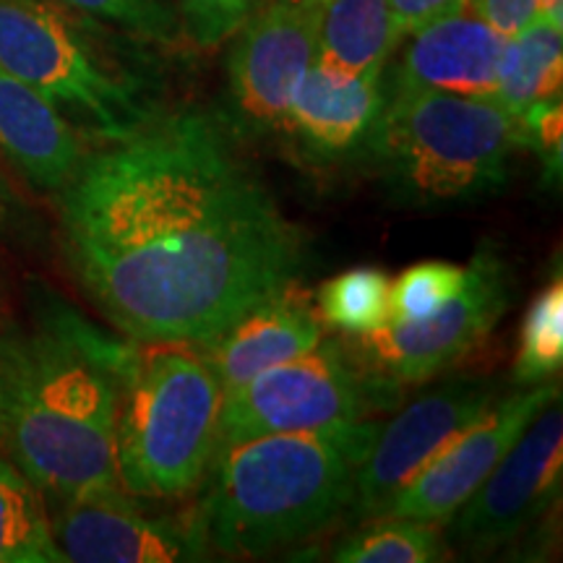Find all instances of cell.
<instances>
[{
	"mask_svg": "<svg viewBox=\"0 0 563 563\" xmlns=\"http://www.w3.org/2000/svg\"><path fill=\"white\" fill-rule=\"evenodd\" d=\"M3 433H5V391H3V378H0V446H3Z\"/></svg>",
	"mask_w": 563,
	"mask_h": 563,
	"instance_id": "cell-31",
	"label": "cell"
},
{
	"mask_svg": "<svg viewBox=\"0 0 563 563\" xmlns=\"http://www.w3.org/2000/svg\"><path fill=\"white\" fill-rule=\"evenodd\" d=\"M0 563H66L55 545L45 493L0 456Z\"/></svg>",
	"mask_w": 563,
	"mask_h": 563,
	"instance_id": "cell-20",
	"label": "cell"
},
{
	"mask_svg": "<svg viewBox=\"0 0 563 563\" xmlns=\"http://www.w3.org/2000/svg\"><path fill=\"white\" fill-rule=\"evenodd\" d=\"M0 66L102 141L125 136L152 115L131 81L104 66L66 19L34 0H0Z\"/></svg>",
	"mask_w": 563,
	"mask_h": 563,
	"instance_id": "cell-6",
	"label": "cell"
},
{
	"mask_svg": "<svg viewBox=\"0 0 563 563\" xmlns=\"http://www.w3.org/2000/svg\"><path fill=\"white\" fill-rule=\"evenodd\" d=\"M0 150L40 191L60 194L79 173L87 144L55 104L0 66Z\"/></svg>",
	"mask_w": 563,
	"mask_h": 563,
	"instance_id": "cell-16",
	"label": "cell"
},
{
	"mask_svg": "<svg viewBox=\"0 0 563 563\" xmlns=\"http://www.w3.org/2000/svg\"><path fill=\"white\" fill-rule=\"evenodd\" d=\"M563 365V285L555 277L538 298L522 321L519 352L514 363V378L522 386L543 384Z\"/></svg>",
	"mask_w": 563,
	"mask_h": 563,
	"instance_id": "cell-23",
	"label": "cell"
},
{
	"mask_svg": "<svg viewBox=\"0 0 563 563\" xmlns=\"http://www.w3.org/2000/svg\"><path fill=\"white\" fill-rule=\"evenodd\" d=\"M256 9V0H180L186 32L199 47H220Z\"/></svg>",
	"mask_w": 563,
	"mask_h": 563,
	"instance_id": "cell-26",
	"label": "cell"
},
{
	"mask_svg": "<svg viewBox=\"0 0 563 563\" xmlns=\"http://www.w3.org/2000/svg\"><path fill=\"white\" fill-rule=\"evenodd\" d=\"M449 548L441 527L420 519L376 517V522L350 534L334 548L340 563H435L446 559Z\"/></svg>",
	"mask_w": 563,
	"mask_h": 563,
	"instance_id": "cell-21",
	"label": "cell"
},
{
	"mask_svg": "<svg viewBox=\"0 0 563 563\" xmlns=\"http://www.w3.org/2000/svg\"><path fill=\"white\" fill-rule=\"evenodd\" d=\"M376 435L361 422L344 435L272 433L220 449L199 509L209 545L262 559L329 527L352 504Z\"/></svg>",
	"mask_w": 563,
	"mask_h": 563,
	"instance_id": "cell-3",
	"label": "cell"
},
{
	"mask_svg": "<svg viewBox=\"0 0 563 563\" xmlns=\"http://www.w3.org/2000/svg\"><path fill=\"white\" fill-rule=\"evenodd\" d=\"M323 342V323L300 279L279 287L232 327L201 344L203 361L228 394L274 365L306 355Z\"/></svg>",
	"mask_w": 563,
	"mask_h": 563,
	"instance_id": "cell-14",
	"label": "cell"
},
{
	"mask_svg": "<svg viewBox=\"0 0 563 563\" xmlns=\"http://www.w3.org/2000/svg\"><path fill=\"white\" fill-rule=\"evenodd\" d=\"M76 279L141 344H207L308 264L302 228L201 110L87 152L58 194Z\"/></svg>",
	"mask_w": 563,
	"mask_h": 563,
	"instance_id": "cell-1",
	"label": "cell"
},
{
	"mask_svg": "<svg viewBox=\"0 0 563 563\" xmlns=\"http://www.w3.org/2000/svg\"><path fill=\"white\" fill-rule=\"evenodd\" d=\"M136 347L60 302L42 306L34 332L0 336L3 446L55 501L118 490L121 382Z\"/></svg>",
	"mask_w": 563,
	"mask_h": 563,
	"instance_id": "cell-2",
	"label": "cell"
},
{
	"mask_svg": "<svg viewBox=\"0 0 563 563\" xmlns=\"http://www.w3.org/2000/svg\"><path fill=\"white\" fill-rule=\"evenodd\" d=\"M397 382L371 378L352 368L336 344H319L274 368H266L238 389L222 394L220 449L272 433L355 431L373 407L389 410V394Z\"/></svg>",
	"mask_w": 563,
	"mask_h": 563,
	"instance_id": "cell-7",
	"label": "cell"
},
{
	"mask_svg": "<svg viewBox=\"0 0 563 563\" xmlns=\"http://www.w3.org/2000/svg\"><path fill=\"white\" fill-rule=\"evenodd\" d=\"M399 42L389 0H329L321 11L316 66L336 79L384 74Z\"/></svg>",
	"mask_w": 563,
	"mask_h": 563,
	"instance_id": "cell-18",
	"label": "cell"
},
{
	"mask_svg": "<svg viewBox=\"0 0 563 563\" xmlns=\"http://www.w3.org/2000/svg\"><path fill=\"white\" fill-rule=\"evenodd\" d=\"M563 26L532 19L525 30L506 37L498 60L496 102L522 118L532 104L561 97Z\"/></svg>",
	"mask_w": 563,
	"mask_h": 563,
	"instance_id": "cell-19",
	"label": "cell"
},
{
	"mask_svg": "<svg viewBox=\"0 0 563 563\" xmlns=\"http://www.w3.org/2000/svg\"><path fill=\"white\" fill-rule=\"evenodd\" d=\"M534 19L551 21L555 26H563V0H538L534 5Z\"/></svg>",
	"mask_w": 563,
	"mask_h": 563,
	"instance_id": "cell-30",
	"label": "cell"
},
{
	"mask_svg": "<svg viewBox=\"0 0 563 563\" xmlns=\"http://www.w3.org/2000/svg\"><path fill=\"white\" fill-rule=\"evenodd\" d=\"M514 279L509 264L493 245H483L467 266L456 298L439 311L410 323H384L361 334L363 352L397 384H422L454 368L488 340L509 311Z\"/></svg>",
	"mask_w": 563,
	"mask_h": 563,
	"instance_id": "cell-8",
	"label": "cell"
},
{
	"mask_svg": "<svg viewBox=\"0 0 563 563\" xmlns=\"http://www.w3.org/2000/svg\"><path fill=\"white\" fill-rule=\"evenodd\" d=\"M467 5L498 34L511 37L534 19L538 0H467Z\"/></svg>",
	"mask_w": 563,
	"mask_h": 563,
	"instance_id": "cell-28",
	"label": "cell"
},
{
	"mask_svg": "<svg viewBox=\"0 0 563 563\" xmlns=\"http://www.w3.org/2000/svg\"><path fill=\"white\" fill-rule=\"evenodd\" d=\"M382 108V74L336 79L313 60L295 89L282 125L316 157H342L363 144Z\"/></svg>",
	"mask_w": 563,
	"mask_h": 563,
	"instance_id": "cell-17",
	"label": "cell"
},
{
	"mask_svg": "<svg viewBox=\"0 0 563 563\" xmlns=\"http://www.w3.org/2000/svg\"><path fill=\"white\" fill-rule=\"evenodd\" d=\"M561 477L563 410L555 399L449 519V540L467 553L498 551L559 501Z\"/></svg>",
	"mask_w": 563,
	"mask_h": 563,
	"instance_id": "cell-9",
	"label": "cell"
},
{
	"mask_svg": "<svg viewBox=\"0 0 563 563\" xmlns=\"http://www.w3.org/2000/svg\"><path fill=\"white\" fill-rule=\"evenodd\" d=\"M9 201H11V191H9V186L3 183V178H0V211L5 209V203Z\"/></svg>",
	"mask_w": 563,
	"mask_h": 563,
	"instance_id": "cell-32",
	"label": "cell"
},
{
	"mask_svg": "<svg viewBox=\"0 0 563 563\" xmlns=\"http://www.w3.org/2000/svg\"><path fill=\"white\" fill-rule=\"evenodd\" d=\"M410 37L397 70L399 89H433L496 100L498 60L506 37L470 5L431 21Z\"/></svg>",
	"mask_w": 563,
	"mask_h": 563,
	"instance_id": "cell-15",
	"label": "cell"
},
{
	"mask_svg": "<svg viewBox=\"0 0 563 563\" xmlns=\"http://www.w3.org/2000/svg\"><path fill=\"white\" fill-rule=\"evenodd\" d=\"M467 266L449 262H422L407 269L389 287V323H410L439 311L460 295Z\"/></svg>",
	"mask_w": 563,
	"mask_h": 563,
	"instance_id": "cell-24",
	"label": "cell"
},
{
	"mask_svg": "<svg viewBox=\"0 0 563 563\" xmlns=\"http://www.w3.org/2000/svg\"><path fill=\"white\" fill-rule=\"evenodd\" d=\"M399 37H410L431 21L467 5V0H389Z\"/></svg>",
	"mask_w": 563,
	"mask_h": 563,
	"instance_id": "cell-29",
	"label": "cell"
},
{
	"mask_svg": "<svg viewBox=\"0 0 563 563\" xmlns=\"http://www.w3.org/2000/svg\"><path fill=\"white\" fill-rule=\"evenodd\" d=\"M498 399L490 378H452L422 394L378 431L371 452L355 470L352 504L357 519L384 517L389 504L415 475L470 428Z\"/></svg>",
	"mask_w": 563,
	"mask_h": 563,
	"instance_id": "cell-10",
	"label": "cell"
},
{
	"mask_svg": "<svg viewBox=\"0 0 563 563\" xmlns=\"http://www.w3.org/2000/svg\"><path fill=\"white\" fill-rule=\"evenodd\" d=\"M363 144L405 203L446 207L501 191L525 133L496 100L397 87Z\"/></svg>",
	"mask_w": 563,
	"mask_h": 563,
	"instance_id": "cell-4",
	"label": "cell"
},
{
	"mask_svg": "<svg viewBox=\"0 0 563 563\" xmlns=\"http://www.w3.org/2000/svg\"><path fill=\"white\" fill-rule=\"evenodd\" d=\"M323 5L272 0L253 9L230 51V100L238 129L264 133L285 123L287 108L316 60Z\"/></svg>",
	"mask_w": 563,
	"mask_h": 563,
	"instance_id": "cell-11",
	"label": "cell"
},
{
	"mask_svg": "<svg viewBox=\"0 0 563 563\" xmlns=\"http://www.w3.org/2000/svg\"><path fill=\"white\" fill-rule=\"evenodd\" d=\"M60 3L162 45H173L180 37L178 19L167 9L165 0H60Z\"/></svg>",
	"mask_w": 563,
	"mask_h": 563,
	"instance_id": "cell-25",
	"label": "cell"
},
{
	"mask_svg": "<svg viewBox=\"0 0 563 563\" xmlns=\"http://www.w3.org/2000/svg\"><path fill=\"white\" fill-rule=\"evenodd\" d=\"M51 517L55 545L74 563L203 561L209 538L201 514H146L123 488L58 501Z\"/></svg>",
	"mask_w": 563,
	"mask_h": 563,
	"instance_id": "cell-13",
	"label": "cell"
},
{
	"mask_svg": "<svg viewBox=\"0 0 563 563\" xmlns=\"http://www.w3.org/2000/svg\"><path fill=\"white\" fill-rule=\"evenodd\" d=\"M391 279L378 269H350L323 282L313 306L321 323L344 334H368L389 323Z\"/></svg>",
	"mask_w": 563,
	"mask_h": 563,
	"instance_id": "cell-22",
	"label": "cell"
},
{
	"mask_svg": "<svg viewBox=\"0 0 563 563\" xmlns=\"http://www.w3.org/2000/svg\"><path fill=\"white\" fill-rule=\"evenodd\" d=\"M222 386L194 344L136 347L121 382L118 483L136 498H183L207 477L220 441Z\"/></svg>",
	"mask_w": 563,
	"mask_h": 563,
	"instance_id": "cell-5",
	"label": "cell"
},
{
	"mask_svg": "<svg viewBox=\"0 0 563 563\" xmlns=\"http://www.w3.org/2000/svg\"><path fill=\"white\" fill-rule=\"evenodd\" d=\"M292 3H311V5H327L329 0H292Z\"/></svg>",
	"mask_w": 563,
	"mask_h": 563,
	"instance_id": "cell-33",
	"label": "cell"
},
{
	"mask_svg": "<svg viewBox=\"0 0 563 563\" xmlns=\"http://www.w3.org/2000/svg\"><path fill=\"white\" fill-rule=\"evenodd\" d=\"M525 146L540 154L545 167V178H561L563 162V118H561V97H551L532 104L522 118Z\"/></svg>",
	"mask_w": 563,
	"mask_h": 563,
	"instance_id": "cell-27",
	"label": "cell"
},
{
	"mask_svg": "<svg viewBox=\"0 0 563 563\" xmlns=\"http://www.w3.org/2000/svg\"><path fill=\"white\" fill-rule=\"evenodd\" d=\"M555 399H561L559 384L548 382L525 386L509 397L496 399L488 412L464 428L394 496L384 517L446 525L456 509L481 488L493 467L509 454L530 422Z\"/></svg>",
	"mask_w": 563,
	"mask_h": 563,
	"instance_id": "cell-12",
	"label": "cell"
}]
</instances>
